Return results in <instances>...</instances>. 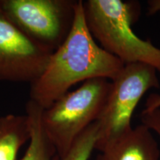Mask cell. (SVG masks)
<instances>
[{"label":"cell","mask_w":160,"mask_h":160,"mask_svg":"<svg viewBox=\"0 0 160 160\" xmlns=\"http://www.w3.org/2000/svg\"><path fill=\"white\" fill-rule=\"evenodd\" d=\"M82 5L88 29L102 48L124 65L146 64L160 73V48L132 30L139 9L137 2L87 0Z\"/></svg>","instance_id":"obj_2"},{"label":"cell","mask_w":160,"mask_h":160,"mask_svg":"<svg viewBox=\"0 0 160 160\" xmlns=\"http://www.w3.org/2000/svg\"><path fill=\"white\" fill-rule=\"evenodd\" d=\"M98 134V123L91 124L76 139L66 154L60 160H89L96 150Z\"/></svg>","instance_id":"obj_10"},{"label":"cell","mask_w":160,"mask_h":160,"mask_svg":"<svg viewBox=\"0 0 160 160\" xmlns=\"http://www.w3.org/2000/svg\"><path fill=\"white\" fill-rule=\"evenodd\" d=\"M140 118L142 125L154 132L160 139V107L151 111L144 110Z\"/></svg>","instance_id":"obj_11"},{"label":"cell","mask_w":160,"mask_h":160,"mask_svg":"<svg viewBox=\"0 0 160 160\" xmlns=\"http://www.w3.org/2000/svg\"><path fill=\"white\" fill-rule=\"evenodd\" d=\"M51 53L22 33L0 7V81L31 84L42 73Z\"/></svg>","instance_id":"obj_6"},{"label":"cell","mask_w":160,"mask_h":160,"mask_svg":"<svg viewBox=\"0 0 160 160\" xmlns=\"http://www.w3.org/2000/svg\"><path fill=\"white\" fill-rule=\"evenodd\" d=\"M111 88L109 79L87 80L77 89L68 92L43 109V129L60 159L82 132L99 119Z\"/></svg>","instance_id":"obj_3"},{"label":"cell","mask_w":160,"mask_h":160,"mask_svg":"<svg viewBox=\"0 0 160 160\" xmlns=\"http://www.w3.org/2000/svg\"><path fill=\"white\" fill-rule=\"evenodd\" d=\"M43 108L29 99L26 115L31 127V138L25 154L20 160H60L55 148L50 142L42 124Z\"/></svg>","instance_id":"obj_9"},{"label":"cell","mask_w":160,"mask_h":160,"mask_svg":"<svg viewBox=\"0 0 160 160\" xmlns=\"http://www.w3.org/2000/svg\"><path fill=\"white\" fill-rule=\"evenodd\" d=\"M30 138L27 115L10 113L0 117V160H18L20 149Z\"/></svg>","instance_id":"obj_8"},{"label":"cell","mask_w":160,"mask_h":160,"mask_svg":"<svg viewBox=\"0 0 160 160\" xmlns=\"http://www.w3.org/2000/svg\"><path fill=\"white\" fill-rule=\"evenodd\" d=\"M77 1L0 0V7L22 33L53 53L71 31Z\"/></svg>","instance_id":"obj_5"},{"label":"cell","mask_w":160,"mask_h":160,"mask_svg":"<svg viewBox=\"0 0 160 160\" xmlns=\"http://www.w3.org/2000/svg\"><path fill=\"white\" fill-rule=\"evenodd\" d=\"M153 132L142 124L107 144L95 160H159V145Z\"/></svg>","instance_id":"obj_7"},{"label":"cell","mask_w":160,"mask_h":160,"mask_svg":"<svg viewBox=\"0 0 160 160\" xmlns=\"http://www.w3.org/2000/svg\"><path fill=\"white\" fill-rule=\"evenodd\" d=\"M157 71L142 63L127 64L111 88L105 107L97 120L98 134L96 150L100 151L111 142L132 128L133 111L148 90L159 88Z\"/></svg>","instance_id":"obj_4"},{"label":"cell","mask_w":160,"mask_h":160,"mask_svg":"<svg viewBox=\"0 0 160 160\" xmlns=\"http://www.w3.org/2000/svg\"><path fill=\"white\" fill-rule=\"evenodd\" d=\"M124 66L92 37L85 24L82 1L78 0L71 31L51 53L42 73L30 84L29 99L46 109L76 84L96 78L113 81Z\"/></svg>","instance_id":"obj_1"},{"label":"cell","mask_w":160,"mask_h":160,"mask_svg":"<svg viewBox=\"0 0 160 160\" xmlns=\"http://www.w3.org/2000/svg\"><path fill=\"white\" fill-rule=\"evenodd\" d=\"M148 11L150 14L157 13L160 11V0H151L148 2ZM160 107V94L151 93L146 99L145 108L147 111L156 109Z\"/></svg>","instance_id":"obj_12"}]
</instances>
